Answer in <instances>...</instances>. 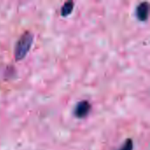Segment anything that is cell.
Wrapping results in <instances>:
<instances>
[{
  "label": "cell",
  "instance_id": "cell-1",
  "mask_svg": "<svg viewBox=\"0 0 150 150\" xmlns=\"http://www.w3.org/2000/svg\"><path fill=\"white\" fill-rule=\"evenodd\" d=\"M33 41V33L26 32L25 33L19 40L17 41L16 46H15V50H14V56L16 61H20L25 56L26 54L29 52L31 46Z\"/></svg>",
  "mask_w": 150,
  "mask_h": 150
},
{
  "label": "cell",
  "instance_id": "cell-2",
  "mask_svg": "<svg viewBox=\"0 0 150 150\" xmlns=\"http://www.w3.org/2000/svg\"><path fill=\"white\" fill-rule=\"evenodd\" d=\"M91 110V104L86 100H83L76 104L75 110H74V114L76 118L83 119L86 116H88Z\"/></svg>",
  "mask_w": 150,
  "mask_h": 150
},
{
  "label": "cell",
  "instance_id": "cell-3",
  "mask_svg": "<svg viewBox=\"0 0 150 150\" xmlns=\"http://www.w3.org/2000/svg\"><path fill=\"white\" fill-rule=\"evenodd\" d=\"M137 18L141 21H146L149 17V4L146 2L141 3L136 8Z\"/></svg>",
  "mask_w": 150,
  "mask_h": 150
},
{
  "label": "cell",
  "instance_id": "cell-4",
  "mask_svg": "<svg viewBox=\"0 0 150 150\" xmlns=\"http://www.w3.org/2000/svg\"><path fill=\"white\" fill-rule=\"evenodd\" d=\"M73 9H74V3L72 1H69V2L64 3V4L62 6V9H61L62 16H63V17L69 16L72 12Z\"/></svg>",
  "mask_w": 150,
  "mask_h": 150
},
{
  "label": "cell",
  "instance_id": "cell-5",
  "mask_svg": "<svg viewBox=\"0 0 150 150\" xmlns=\"http://www.w3.org/2000/svg\"><path fill=\"white\" fill-rule=\"evenodd\" d=\"M134 149V143L131 139H127L124 145L120 148V150H133Z\"/></svg>",
  "mask_w": 150,
  "mask_h": 150
}]
</instances>
